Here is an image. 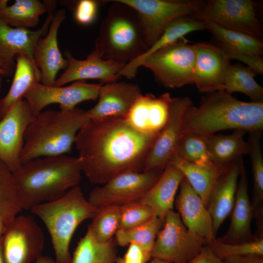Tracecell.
Here are the masks:
<instances>
[{"instance_id":"cell-1","label":"cell","mask_w":263,"mask_h":263,"mask_svg":"<svg viewBox=\"0 0 263 263\" xmlns=\"http://www.w3.org/2000/svg\"><path fill=\"white\" fill-rule=\"evenodd\" d=\"M157 136L137 131L125 118L90 119L75 142L82 173L91 183L103 185L120 174L142 171Z\"/></svg>"},{"instance_id":"cell-2","label":"cell","mask_w":263,"mask_h":263,"mask_svg":"<svg viewBox=\"0 0 263 263\" xmlns=\"http://www.w3.org/2000/svg\"><path fill=\"white\" fill-rule=\"evenodd\" d=\"M263 130V102H244L225 90L206 94L185 110L182 133L209 136L225 130Z\"/></svg>"},{"instance_id":"cell-3","label":"cell","mask_w":263,"mask_h":263,"mask_svg":"<svg viewBox=\"0 0 263 263\" xmlns=\"http://www.w3.org/2000/svg\"><path fill=\"white\" fill-rule=\"evenodd\" d=\"M82 169L78 158L62 155L42 157L21 164L13 172L22 210L56 200L79 186Z\"/></svg>"},{"instance_id":"cell-4","label":"cell","mask_w":263,"mask_h":263,"mask_svg":"<svg viewBox=\"0 0 263 263\" xmlns=\"http://www.w3.org/2000/svg\"><path fill=\"white\" fill-rule=\"evenodd\" d=\"M90 119L87 111L77 107L41 111L26 130L21 164L39 157L68 155L78 132Z\"/></svg>"},{"instance_id":"cell-5","label":"cell","mask_w":263,"mask_h":263,"mask_svg":"<svg viewBox=\"0 0 263 263\" xmlns=\"http://www.w3.org/2000/svg\"><path fill=\"white\" fill-rule=\"evenodd\" d=\"M113 2L102 20L94 50L104 59L124 64L149 49L140 17L132 7Z\"/></svg>"},{"instance_id":"cell-6","label":"cell","mask_w":263,"mask_h":263,"mask_svg":"<svg viewBox=\"0 0 263 263\" xmlns=\"http://www.w3.org/2000/svg\"><path fill=\"white\" fill-rule=\"evenodd\" d=\"M46 226L57 263H71L70 244L78 226L94 216L97 209L86 199L79 186L60 198L33 207L30 210Z\"/></svg>"},{"instance_id":"cell-7","label":"cell","mask_w":263,"mask_h":263,"mask_svg":"<svg viewBox=\"0 0 263 263\" xmlns=\"http://www.w3.org/2000/svg\"><path fill=\"white\" fill-rule=\"evenodd\" d=\"M195 58L193 44L183 38L148 56L141 66L150 70L162 86L179 88L193 84Z\"/></svg>"},{"instance_id":"cell-8","label":"cell","mask_w":263,"mask_h":263,"mask_svg":"<svg viewBox=\"0 0 263 263\" xmlns=\"http://www.w3.org/2000/svg\"><path fill=\"white\" fill-rule=\"evenodd\" d=\"M206 245L205 240L189 231L178 212L171 210L157 235L151 257L172 263H188Z\"/></svg>"},{"instance_id":"cell-9","label":"cell","mask_w":263,"mask_h":263,"mask_svg":"<svg viewBox=\"0 0 263 263\" xmlns=\"http://www.w3.org/2000/svg\"><path fill=\"white\" fill-rule=\"evenodd\" d=\"M133 8L138 14L150 48L174 19L200 11L202 0H117Z\"/></svg>"},{"instance_id":"cell-10","label":"cell","mask_w":263,"mask_h":263,"mask_svg":"<svg viewBox=\"0 0 263 263\" xmlns=\"http://www.w3.org/2000/svg\"><path fill=\"white\" fill-rule=\"evenodd\" d=\"M163 170L154 169L120 174L93 189L88 200L96 208L120 207L139 201L156 182Z\"/></svg>"},{"instance_id":"cell-11","label":"cell","mask_w":263,"mask_h":263,"mask_svg":"<svg viewBox=\"0 0 263 263\" xmlns=\"http://www.w3.org/2000/svg\"><path fill=\"white\" fill-rule=\"evenodd\" d=\"M44 236L41 227L29 215L16 217L1 236L5 263H32L41 256Z\"/></svg>"},{"instance_id":"cell-12","label":"cell","mask_w":263,"mask_h":263,"mask_svg":"<svg viewBox=\"0 0 263 263\" xmlns=\"http://www.w3.org/2000/svg\"><path fill=\"white\" fill-rule=\"evenodd\" d=\"M256 6L251 0H207L200 11L190 16L261 39L263 29L257 17Z\"/></svg>"},{"instance_id":"cell-13","label":"cell","mask_w":263,"mask_h":263,"mask_svg":"<svg viewBox=\"0 0 263 263\" xmlns=\"http://www.w3.org/2000/svg\"><path fill=\"white\" fill-rule=\"evenodd\" d=\"M102 84L77 81L69 86H47L35 83L25 94L24 98L36 116L48 105L57 104L60 110L76 107L79 103L98 99Z\"/></svg>"},{"instance_id":"cell-14","label":"cell","mask_w":263,"mask_h":263,"mask_svg":"<svg viewBox=\"0 0 263 263\" xmlns=\"http://www.w3.org/2000/svg\"><path fill=\"white\" fill-rule=\"evenodd\" d=\"M35 115L26 101L16 102L0 119V161L12 172L20 167L26 130Z\"/></svg>"},{"instance_id":"cell-15","label":"cell","mask_w":263,"mask_h":263,"mask_svg":"<svg viewBox=\"0 0 263 263\" xmlns=\"http://www.w3.org/2000/svg\"><path fill=\"white\" fill-rule=\"evenodd\" d=\"M192 103L188 96L172 98L168 119L148 152L143 171L164 169L175 153L182 134L184 112Z\"/></svg>"},{"instance_id":"cell-16","label":"cell","mask_w":263,"mask_h":263,"mask_svg":"<svg viewBox=\"0 0 263 263\" xmlns=\"http://www.w3.org/2000/svg\"><path fill=\"white\" fill-rule=\"evenodd\" d=\"M195 64L193 84L201 93L223 90L232 64L217 46L207 42L193 44Z\"/></svg>"},{"instance_id":"cell-17","label":"cell","mask_w":263,"mask_h":263,"mask_svg":"<svg viewBox=\"0 0 263 263\" xmlns=\"http://www.w3.org/2000/svg\"><path fill=\"white\" fill-rule=\"evenodd\" d=\"M47 16L41 27L37 30L15 28L0 17V61L15 69L16 56L21 54L33 57L38 41L47 34L55 14L56 1L46 0Z\"/></svg>"},{"instance_id":"cell-18","label":"cell","mask_w":263,"mask_h":263,"mask_svg":"<svg viewBox=\"0 0 263 263\" xmlns=\"http://www.w3.org/2000/svg\"><path fill=\"white\" fill-rule=\"evenodd\" d=\"M172 98L168 93L158 97L151 94H141L135 100L125 120L144 134L157 136L168 119Z\"/></svg>"},{"instance_id":"cell-19","label":"cell","mask_w":263,"mask_h":263,"mask_svg":"<svg viewBox=\"0 0 263 263\" xmlns=\"http://www.w3.org/2000/svg\"><path fill=\"white\" fill-rule=\"evenodd\" d=\"M64 55L68 65L64 72L56 79L55 86L90 79H98L105 84L117 81L121 77L119 72L125 66L103 59L94 50L83 60L75 58L68 50L65 52Z\"/></svg>"},{"instance_id":"cell-20","label":"cell","mask_w":263,"mask_h":263,"mask_svg":"<svg viewBox=\"0 0 263 263\" xmlns=\"http://www.w3.org/2000/svg\"><path fill=\"white\" fill-rule=\"evenodd\" d=\"M65 18V10L55 12L47 34L38 41L34 48L33 58L40 72V83L45 85L54 86L58 72L68 65L57 41L58 31Z\"/></svg>"},{"instance_id":"cell-21","label":"cell","mask_w":263,"mask_h":263,"mask_svg":"<svg viewBox=\"0 0 263 263\" xmlns=\"http://www.w3.org/2000/svg\"><path fill=\"white\" fill-rule=\"evenodd\" d=\"M179 187L175 206L182 221L189 231L203 238L207 245L213 243L216 235L207 207L185 177Z\"/></svg>"},{"instance_id":"cell-22","label":"cell","mask_w":263,"mask_h":263,"mask_svg":"<svg viewBox=\"0 0 263 263\" xmlns=\"http://www.w3.org/2000/svg\"><path fill=\"white\" fill-rule=\"evenodd\" d=\"M141 92L134 83L115 81L102 85L96 104L87 111L90 119L125 118Z\"/></svg>"},{"instance_id":"cell-23","label":"cell","mask_w":263,"mask_h":263,"mask_svg":"<svg viewBox=\"0 0 263 263\" xmlns=\"http://www.w3.org/2000/svg\"><path fill=\"white\" fill-rule=\"evenodd\" d=\"M248 178L243 160L241 165L235 204L231 213V221L226 233L217 241L227 244L251 242L255 236L251 232L254 212L248 191Z\"/></svg>"},{"instance_id":"cell-24","label":"cell","mask_w":263,"mask_h":263,"mask_svg":"<svg viewBox=\"0 0 263 263\" xmlns=\"http://www.w3.org/2000/svg\"><path fill=\"white\" fill-rule=\"evenodd\" d=\"M243 160V156L240 157L227 167L210 194L207 208L212 219L215 235L232 211Z\"/></svg>"},{"instance_id":"cell-25","label":"cell","mask_w":263,"mask_h":263,"mask_svg":"<svg viewBox=\"0 0 263 263\" xmlns=\"http://www.w3.org/2000/svg\"><path fill=\"white\" fill-rule=\"evenodd\" d=\"M184 177L176 166L168 162L159 178L139 201L164 220L168 212L173 210L175 195Z\"/></svg>"},{"instance_id":"cell-26","label":"cell","mask_w":263,"mask_h":263,"mask_svg":"<svg viewBox=\"0 0 263 263\" xmlns=\"http://www.w3.org/2000/svg\"><path fill=\"white\" fill-rule=\"evenodd\" d=\"M205 29H206L205 21L197 19L190 15L174 19L167 26L158 39L141 56L126 64L119 72V75L129 79L134 77L138 68L148 56L183 38L189 33Z\"/></svg>"},{"instance_id":"cell-27","label":"cell","mask_w":263,"mask_h":263,"mask_svg":"<svg viewBox=\"0 0 263 263\" xmlns=\"http://www.w3.org/2000/svg\"><path fill=\"white\" fill-rule=\"evenodd\" d=\"M169 162L176 166L207 207L210 194L227 167L215 162L199 165L188 162L173 154Z\"/></svg>"},{"instance_id":"cell-28","label":"cell","mask_w":263,"mask_h":263,"mask_svg":"<svg viewBox=\"0 0 263 263\" xmlns=\"http://www.w3.org/2000/svg\"><path fill=\"white\" fill-rule=\"evenodd\" d=\"M16 66L11 87L7 94L0 99L2 117L36 83L40 82V72L33 58L21 54L16 56Z\"/></svg>"},{"instance_id":"cell-29","label":"cell","mask_w":263,"mask_h":263,"mask_svg":"<svg viewBox=\"0 0 263 263\" xmlns=\"http://www.w3.org/2000/svg\"><path fill=\"white\" fill-rule=\"evenodd\" d=\"M206 29L212 34L217 45L226 55L231 53H244L262 57V40L253 36L223 28L209 21H205Z\"/></svg>"},{"instance_id":"cell-30","label":"cell","mask_w":263,"mask_h":263,"mask_svg":"<svg viewBox=\"0 0 263 263\" xmlns=\"http://www.w3.org/2000/svg\"><path fill=\"white\" fill-rule=\"evenodd\" d=\"M246 132L235 130L228 134H211L206 136L209 152L214 162L227 167L244 154H248L249 146L244 139Z\"/></svg>"},{"instance_id":"cell-31","label":"cell","mask_w":263,"mask_h":263,"mask_svg":"<svg viewBox=\"0 0 263 263\" xmlns=\"http://www.w3.org/2000/svg\"><path fill=\"white\" fill-rule=\"evenodd\" d=\"M8 2L0 0V17L15 28L30 29L38 23L40 16L48 12L45 1L16 0L10 5Z\"/></svg>"},{"instance_id":"cell-32","label":"cell","mask_w":263,"mask_h":263,"mask_svg":"<svg viewBox=\"0 0 263 263\" xmlns=\"http://www.w3.org/2000/svg\"><path fill=\"white\" fill-rule=\"evenodd\" d=\"M117 258L116 243L113 239L100 242L87 231L78 243L71 263H115Z\"/></svg>"},{"instance_id":"cell-33","label":"cell","mask_w":263,"mask_h":263,"mask_svg":"<svg viewBox=\"0 0 263 263\" xmlns=\"http://www.w3.org/2000/svg\"><path fill=\"white\" fill-rule=\"evenodd\" d=\"M261 131L249 132L248 143L253 175V198L252 206L254 218L258 223L263 218V156L261 146Z\"/></svg>"},{"instance_id":"cell-34","label":"cell","mask_w":263,"mask_h":263,"mask_svg":"<svg viewBox=\"0 0 263 263\" xmlns=\"http://www.w3.org/2000/svg\"><path fill=\"white\" fill-rule=\"evenodd\" d=\"M164 220L154 216L137 226L126 229H119L115 234V243L121 246L128 245L132 243H135L150 259L157 235L163 227Z\"/></svg>"},{"instance_id":"cell-35","label":"cell","mask_w":263,"mask_h":263,"mask_svg":"<svg viewBox=\"0 0 263 263\" xmlns=\"http://www.w3.org/2000/svg\"><path fill=\"white\" fill-rule=\"evenodd\" d=\"M256 74L247 66L240 63L232 65L223 90L230 94H244L252 102H263V88L255 81Z\"/></svg>"},{"instance_id":"cell-36","label":"cell","mask_w":263,"mask_h":263,"mask_svg":"<svg viewBox=\"0 0 263 263\" xmlns=\"http://www.w3.org/2000/svg\"><path fill=\"white\" fill-rule=\"evenodd\" d=\"M22 210L13 172L0 161V219L6 225Z\"/></svg>"},{"instance_id":"cell-37","label":"cell","mask_w":263,"mask_h":263,"mask_svg":"<svg viewBox=\"0 0 263 263\" xmlns=\"http://www.w3.org/2000/svg\"><path fill=\"white\" fill-rule=\"evenodd\" d=\"M96 209L97 211L87 231L97 241L109 242L113 239L119 228V208L107 206Z\"/></svg>"},{"instance_id":"cell-38","label":"cell","mask_w":263,"mask_h":263,"mask_svg":"<svg viewBox=\"0 0 263 263\" xmlns=\"http://www.w3.org/2000/svg\"><path fill=\"white\" fill-rule=\"evenodd\" d=\"M174 154L196 164L214 162L207 149L206 136L193 133H182Z\"/></svg>"},{"instance_id":"cell-39","label":"cell","mask_w":263,"mask_h":263,"mask_svg":"<svg viewBox=\"0 0 263 263\" xmlns=\"http://www.w3.org/2000/svg\"><path fill=\"white\" fill-rule=\"evenodd\" d=\"M208 245L222 260L229 256H263V236L256 237L251 242L237 244H225L216 240Z\"/></svg>"},{"instance_id":"cell-40","label":"cell","mask_w":263,"mask_h":263,"mask_svg":"<svg viewBox=\"0 0 263 263\" xmlns=\"http://www.w3.org/2000/svg\"><path fill=\"white\" fill-rule=\"evenodd\" d=\"M119 208V229H126L137 226L156 216L150 207L140 201L127 204Z\"/></svg>"},{"instance_id":"cell-41","label":"cell","mask_w":263,"mask_h":263,"mask_svg":"<svg viewBox=\"0 0 263 263\" xmlns=\"http://www.w3.org/2000/svg\"><path fill=\"white\" fill-rule=\"evenodd\" d=\"M100 2L94 0H80L77 2L74 7L75 20L84 25L92 23L96 19Z\"/></svg>"},{"instance_id":"cell-42","label":"cell","mask_w":263,"mask_h":263,"mask_svg":"<svg viewBox=\"0 0 263 263\" xmlns=\"http://www.w3.org/2000/svg\"><path fill=\"white\" fill-rule=\"evenodd\" d=\"M150 259L139 245L132 243L123 256L117 257L115 263H146Z\"/></svg>"},{"instance_id":"cell-43","label":"cell","mask_w":263,"mask_h":263,"mask_svg":"<svg viewBox=\"0 0 263 263\" xmlns=\"http://www.w3.org/2000/svg\"><path fill=\"white\" fill-rule=\"evenodd\" d=\"M188 263H224L208 245H206L199 254Z\"/></svg>"},{"instance_id":"cell-44","label":"cell","mask_w":263,"mask_h":263,"mask_svg":"<svg viewBox=\"0 0 263 263\" xmlns=\"http://www.w3.org/2000/svg\"><path fill=\"white\" fill-rule=\"evenodd\" d=\"M224 263H263V256H229L223 259Z\"/></svg>"},{"instance_id":"cell-45","label":"cell","mask_w":263,"mask_h":263,"mask_svg":"<svg viewBox=\"0 0 263 263\" xmlns=\"http://www.w3.org/2000/svg\"><path fill=\"white\" fill-rule=\"evenodd\" d=\"M15 69L12 68L5 63L0 61V75L4 76H10L14 73Z\"/></svg>"},{"instance_id":"cell-46","label":"cell","mask_w":263,"mask_h":263,"mask_svg":"<svg viewBox=\"0 0 263 263\" xmlns=\"http://www.w3.org/2000/svg\"><path fill=\"white\" fill-rule=\"evenodd\" d=\"M35 263H57L56 261H54L52 258L48 256L42 255L38 258Z\"/></svg>"},{"instance_id":"cell-47","label":"cell","mask_w":263,"mask_h":263,"mask_svg":"<svg viewBox=\"0 0 263 263\" xmlns=\"http://www.w3.org/2000/svg\"><path fill=\"white\" fill-rule=\"evenodd\" d=\"M149 263H172L158 258H152Z\"/></svg>"},{"instance_id":"cell-48","label":"cell","mask_w":263,"mask_h":263,"mask_svg":"<svg viewBox=\"0 0 263 263\" xmlns=\"http://www.w3.org/2000/svg\"><path fill=\"white\" fill-rule=\"evenodd\" d=\"M0 263H5L2 249L1 237H0Z\"/></svg>"},{"instance_id":"cell-49","label":"cell","mask_w":263,"mask_h":263,"mask_svg":"<svg viewBox=\"0 0 263 263\" xmlns=\"http://www.w3.org/2000/svg\"><path fill=\"white\" fill-rule=\"evenodd\" d=\"M5 226V224L3 220L0 219V237L1 236Z\"/></svg>"},{"instance_id":"cell-50","label":"cell","mask_w":263,"mask_h":263,"mask_svg":"<svg viewBox=\"0 0 263 263\" xmlns=\"http://www.w3.org/2000/svg\"><path fill=\"white\" fill-rule=\"evenodd\" d=\"M2 76L0 75V89L1 87L2 86ZM1 118V116L0 112V119Z\"/></svg>"}]
</instances>
